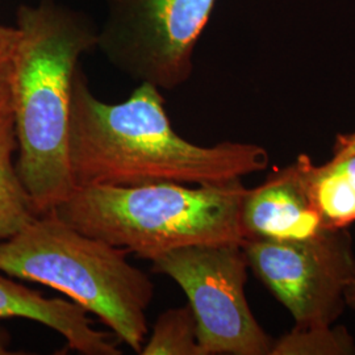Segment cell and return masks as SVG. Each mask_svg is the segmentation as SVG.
Segmentation results:
<instances>
[{
    "label": "cell",
    "mask_w": 355,
    "mask_h": 355,
    "mask_svg": "<svg viewBox=\"0 0 355 355\" xmlns=\"http://www.w3.org/2000/svg\"><path fill=\"white\" fill-rule=\"evenodd\" d=\"M69 157L76 187L225 183L270 164L266 149L255 144L199 146L180 137L161 89L149 83H141L125 102L99 101L80 64L71 87Z\"/></svg>",
    "instance_id": "cell-1"
},
{
    "label": "cell",
    "mask_w": 355,
    "mask_h": 355,
    "mask_svg": "<svg viewBox=\"0 0 355 355\" xmlns=\"http://www.w3.org/2000/svg\"><path fill=\"white\" fill-rule=\"evenodd\" d=\"M16 26L15 164L35 215L42 216L76 189L69 157L73 78L82 54L96 48L99 29L87 13L54 0L20 6Z\"/></svg>",
    "instance_id": "cell-2"
},
{
    "label": "cell",
    "mask_w": 355,
    "mask_h": 355,
    "mask_svg": "<svg viewBox=\"0 0 355 355\" xmlns=\"http://www.w3.org/2000/svg\"><path fill=\"white\" fill-rule=\"evenodd\" d=\"M246 191L241 179L196 187L89 186L76 187L51 212L86 236L153 261L184 246L242 243Z\"/></svg>",
    "instance_id": "cell-3"
},
{
    "label": "cell",
    "mask_w": 355,
    "mask_h": 355,
    "mask_svg": "<svg viewBox=\"0 0 355 355\" xmlns=\"http://www.w3.org/2000/svg\"><path fill=\"white\" fill-rule=\"evenodd\" d=\"M128 254L49 212L0 241V271L62 292L141 354L149 331L146 311L154 299V283L128 262Z\"/></svg>",
    "instance_id": "cell-4"
},
{
    "label": "cell",
    "mask_w": 355,
    "mask_h": 355,
    "mask_svg": "<svg viewBox=\"0 0 355 355\" xmlns=\"http://www.w3.org/2000/svg\"><path fill=\"white\" fill-rule=\"evenodd\" d=\"M152 270L186 293L202 355H270L274 341L245 295L248 258L241 243L192 245L157 257Z\"/></svg>",
    "instance_id": "cell-5"
},
{
    "label": "cell",
    "mask_w": 355,
    "mask_h": 355,
    "mask_svg": "<svg viewBox=\"0 0 355 355\" xmlns=\"http://www.w3.org/2000/svg\"><path fill=\"white\" fill-rule=\"evenodd\" d=\"M216 0H105L96 48L140 83L177 89L192 74V54Z\"/></svg>",
    "instance_id": "cell-6"
},
{
    "label": "cell",
    "mask_w": 355,
    "mask_h": 355,
    "mask_svg": "<svg viewBox=\"0 0 355 355\" xmlns=\"http://www.w3.org/2000/svg\"><path fill=\"white\" fill-rule=\"evenodd\" d=\"M249 268L295 320V327H330L346 309L355 282L353 239L347 228L322 229L305 240L245 239Z\"/></svg>",
    "instance_id": "cell-7"
},
{
    "label": "cell",
    "mask_w": 355,
    "mask_h": 355,
    "mask_svg": "<svg viewBox=\"0 0 355 355\" xmlns=\"http://www.w3.org/2000/svg\"><path fill=\"white\" fill-rule=\"evenodd\" d=\"M241 223L245 239L272 241L305 240L325 229L296 162L275 170L262 184L246 191Z\"/></svg>",
    "instance_id": "cell-8"
},
{
    "label": "cell",
    "mask_w": 355,
    "mask_h": 355,
    "mask_svg": "<svg viewBox=\"0 0 355 355\" xmlns=\"http://www.w3.org/2000/svg\"><path fill=\"white\" fill-rule=\"evenodd\" d=\"M89 312L74 302L48 299L0 271V318H26L60 333L70 350L83 355H120L112 337L92 327Z\"/></svg>",
    "instance_id": "cell-9"
},
{
    "label": "cell",
    "mask_w": 355,
    "mask_h": 355,
    "mask_svg": "<svg viewBox=\"0 0 355 355\" xmlns=\"http://www.w3.org/2000/svg\"><path fill=\"white\" fill-rule=\"evenodd\" d=\"M305 190L325 229L355 223V154H333L324 165L306 155L296 158Z\"/></svg>",
    "instance_id": "cell-10"
},
{
    "label": "cell",
    "mask_w": 355,
    "mask_h": 355,
    "mask_svg": "<svg viewBox=\"0 0 355 355\" xmlns=\"http://www.w3.org/2000/svg\"><path fill=\"white\" fill-rule=\"evenodd\" d=\"M17 150L11 98L0 103V241L29 224L36 215L16 171Z\"/></svg>",
    "instance_id": "cell-11"
},
{
    "label": "cell",
    "mask_w": 355,
    "mask_h": 355,
    "mask_svg": "<svg viewBox=\"0 0 355 355\" xmlns=\"http://www.w3.org/2000/svg\"><path fill=\"white\" fill-rule=\"evenodd\" d=\"M141 355H202L190 304L170 308L158 316Z\"/></svg>",
    "instance_id": "cell-12"
},
{
    "label": "cell",
    "mask_w": 355,
    "mask_h": 355,
    "mask_svg": "<svg viewBox=\"0 0 355 355\" xmlns=\"http://www.w3.org/2000/svg\"><path fill=\"white\" fill-rule=\"evenodd\" d=\"M270 355H355V340L343 327H293Z\"/></svg>",
    "instance_id": "cell-13"
},
{
    "label": "cell",
    "mask_w": 355,
    "mask_h": 355,
    "mask_svg": "<svg viewBox=\"0 0 355 355\" xmlns=\"http://www.w3.org/2000/svg\"><path fill=\"white\" fill-rule=\"evenodd\" d=\"M20 42L17 26H0V103L11 98L13 67Z\"/></svg>",
    "instance_id": "cell-14"
},
{
    "label": "cell",
    "mask_w": 355,
    "mask_h": 355,
    "mask_svg": "<svg viewBox=\"0 0 355 355\" xmlns=\"http://www.w3.org/2000/svg\"><path fill=\"white\" fill-rule=\"evenodd\" d=\"M333 154H355V132L337 135L333 145Z\"/></svg>",
    "instance_id": "cell-15"
},
{
    "label": "cell",
    "mask_w": 355,
    "mask_h": 355,
    "mask_svg": "<svg viewBox=\"0 0 355 355\" xmlns=\"http://www.w3.org/2000/svg\"><path fill=\"white\" fill-rule=\"evenodd\" d=\"M13 354L11 352V336L3 327H0V355Z\"/></svg>",
    "instance_id": "cell-16"
},
{
    "label": "cell",
    "mask_w": 355,
    "mask_h": 355,
    "mask_svg": "<svg viewBox=\"0 0 355 355\" xmlns=\"http://www.w3.org/2000/svg\"><path fill=\"white\" fill-rule=\"evenodd\" d=\"M345 299H346V305L355 311V282H353L345 292Z\"/></svg>",
    "instance_id": "cell-17"
}]
</instances>
